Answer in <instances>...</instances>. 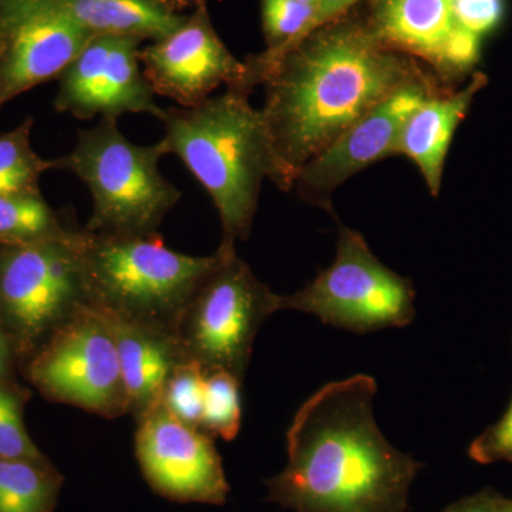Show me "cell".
<instances>
[{
  "label": "cell",
  "instance_id": "obj_1",
  "mask_svg": "<svg viewBox=\"0 0 512 512\" xmlns=\"http://www.w3.org/2000/svg\"><path fill=\"white\" fill-rule=\"evenodd\" d=\"M247 66L244 90L265 86L262 119L289 183L311 158L403 84L426 72L384 45L355 9L313 30L274 62Z\"/></svg>",
  "mask_w": 512,
  "mask_h": 512
},
{
  "label": "cell",
  "instance_id": "obj_2",
  "mask_svg": "<svg viewBox=\"0 0 512 512\" xmlns=\"http://www.w3.org/2000/svg\"><path fill=\"white\" fill-rule=\"evenodd\" d=\"M377 383L356 375L320 387L286 433L288 464L266 500L295 512H406L423 464L383 436Z\"/></svg>",
  "mask_w": 512,
  "mask_h": 512
},
{
  "label": "cell",
  "instance_id": "obj_3",
  "mask_svg": "<svg viewBox=\"0 0 512 512\" xmlns=\"http://www.w3.org/2000/svg\"><path fill=\"white\" fill-rule=\"evenodd\" d=\"M251 94L227 89L194 107L165 109V154L178 157L210 195L222 225V244L247 241L265 180L292 185L279 163L261 110Z\"/></svg>",
  "mask_w": 512,
  "mask_h": 512
},
{
  "label": "cell",
  "instance_id": "obj_4",
  "mask_svg": "<svg viewBox=\"0 0 512 512\" xmlns=\"http://www.w3.org/2000/svg\"><path fill=\"white\" fill-rule=\"evenodd\" d=\"M87 303L104 315L175 336L192 296L220 261L165 247L160 234L117 237L76 228Z\"/></svg>",
  "mask_w": 512,
  "mask_h": 512
},
{
  "label": "cell",
  "instance_id": "obj_5",
  "mask_svg": "<svg viewBox=\"0 0 512 512\" xmlns=\"http://www.w3.org/2000/svg\"><path fill=\"white\" fill-rule=\"evenodd\" d=\"M167 156L160 141L138 146L120 131L119 120L100 119L77 134L57 168L72 171L89 188L93 211L86 231L117 237L158 234L183 192L161 174Z\"/></svg>",
  "mask_w": 512,
  "mask_h": 512
},
{
  "label": "cell",
  "instance_id": "obj_6",
  "mask_svg": "<svg viewBox=\"0 0 512 512\" xmlns=\"http://www.w3.org/2000/svg\"><path fill=\"white\" fill-rule=\"evenodd\" d=\"M220 261L188 303L175 339L185 360L204 372L247 375L256 335L265 320L281 311V295L256 278L237 245L220 244Z\"/></svg>",
  "mask_w": 512,
  "mask_h": 512
},
{
  "label": "cell",
  "instance_id": "obj_7",
  "mask_svg": "<svg viewBox=\"0 0 512 512\" xmlns=\"http://www.w3.org/2000/svg\"><path fill=\"white\" fill-rule=\"evenodd\" d=\"M414 299L410 279L382 264L356 229L340 227L333 264L298 292L281 295V311L309 313L325 325L370 333L410 325Z\"/></svg>",
  "mask_w": 512,
  "mask_h": 512
},
{
  "label": "cell",
  "instance_id": "obj_8",
  "mask_svg": "<svg viewBox=\"0 0 512 512\" xmlns=\"http://www.w3.org/2000/svg\"><path fill=\"white\" fill-rule=\"evenodd\" d=\"M30 376L55 402L79 407L104 419L130 413L109 322L90 305L46 340L30 366Z\"/></svg>",
  "mask_w": 512,
  "mask_h": 512
},
{
  "label": "cell",
  "instance_id": "obj_9",
  "mask_svg": "<svg viewBox=\"0 0 512 512\" xmlns=\"http://www.w3.org/2000/svg\"><path fill=\"white\" fill-rule=\"evenodd\" d=\"M0 255V318L22 346L49 339L89 305L73 234Z\"/></svg>",
  "mask_w": 512,
  "mask_h": 512
},
{
  "label": "cell",
  "instance_id": "obj_10",
  "mask_svg": "<svg viewBox=\"0 0 512 512\" xmlns=\"http://www.w3.org/2000/svg\"><path fill=\"white\" fill-rule=\"evenodd\" d=\"M439 90L436 74L426 70L367 111L303 165L293 184L299 197L332 211L333 192L370 165L396 156L404 123L427 97Z\"/></svg>",
  "mask_w": 512,
  "mask_h": 512
},
{
  "label": "cell",
  "instance_id": "obj_11",
  "mask_svg": "<svg viewBox=\"0 0 512 512\" xmlns=\"http://www.w3.org/2000/svg\"><path fill=\"white\" fill-rule=\"evenodd\" d=\"M136 421V457L154 493L177 503H227L231 488L211 434L177 419L163 403Z\"/></svg>",
  "mask_w": 512,
  "mask_h": 512
},
{
  "label": "cell",
  "instance_id": "obj_12",
  "mask_svg": "<svg viewBox=\"0 0 512 512\" xmlns=\"http://www.w3.org/2000/svg\"><path fill=\"white\" fill-rule=\"evenodd\" d=\"M141 43L137 37L93 36L60 74L56 109L77 120H119L123 114L163 120L165 109L141 66Z\"/></svg>",
  "mask_w": 512,
  "mask_h": 512
},
{
  "label": "cell",
  "instance_id": "obj_13",
  "mask_svg": "<svg viewBox=\"0 0 512 512\" xmlns=\"http://www.w3.org/2000/svg\"><path fill=\"white\" fill-rule=\"evenodd\" d=\"M192 8L173 33L140 49L151 89L180 107L197 106L221 86L244 92L247 76L244 60L234 56L212 25L207 0H195Z\"/></svg>",
  "mask_w": 512,
  "mask_h": 512
},
{
  "label": "cell",
  "instance_id": "obj_14",
  "mask_svg": "<svg viewBox=\"0 0 512 512\" xmlns=\"http://www.w3.org/2000/svg\"><path fill=\"white\" fill-rule=\"evenodd\" d=\"M92 37L55 0H0V107L59 79Z\"/></svg>",
  "mask_w": 512,
  "mask_h": 512
},
{
  "label": "cell",
  "instance_id": "obj_15",
  "mask_svg": "<svg viewBox=\"0 0 512 512\" xmlns=\"http://www.w3.org/2000/svg\"><path fill=\"white\" fill-rule=\"evenodd\" d=\"M367 2V23L384 45L426 64L437 79H454L478 62L481 37L457 25L451 0Z\"/></svg>",
  "mask_w": 512,
  "mask_h": 512
},
{
  "label": "cell",
  "instance_id": "obj_16",
  "mask_svg": "<svg viewBox=\"0 0 512 512\" xmlns=\"http://www.w3.org/2000/svg\"><path fill=\"white\" fill-rule=\"evenodd\" d=\"M485 76L476 74L460 92L431 94L406 120L396 144V156L409 158L423 175L431 195L440 192L448 148L466 117Z\"/></svg>",
  "mask_w": 512,
  "mask_h": 512
},
{
  "label": "cell",
  "instance_id": "obj_17",
  "mask_svg": "<svg viewBox=\"0 0 512 512\" xmlns=\"http://www.w3.org/2000/svg\"><path fill=\"white\" fill-rule=\"evenodd\" d=\"M104 318L116 342L130 414L138 420L161 403L168 377L185 357L171 333L107 315Z\"/></svg>",
  "mask_w": 512,
  "mask_h": 512
},
{
  "label": "cell",
  "instance_id": "obj_18",
  "mask_svg": "<svg viewBox=\"0 0 512 512\" xmlns=\"http://www.w3.org/2000/svg\"><path fill=\"white\" fill-rule=\"evenodd\" d=\"M57 6L92 36H130L156 40L173 33L185 15L160 0H55Z\"/></svg>",
  "mask_w": 512,
  "mask_h": 512
},
{
  "label": "cell",
  "instance_id": "obj_19",
  "mask_svg": "<svg viewBox=\"0 0 512 512\" xmlns=\"http://www.w3.org/2000/svg\"><path fill=\"white\" fill-rule=\"evenodd\" d=\"M63 483L49 461L0 458V512H53Z\"/></svg>",
  "mask_w": 512,
  "mask_h": 512
},
{
  "label": "cell",
  "instance_id": "obj_20",
  "mask_svg": "<svg viewBox=\"0 0 512 512\" xmlns=\"http://www.w3.org/2000/svg\"><path fill=\"white\" fill-rule=\"evenodd\" d=\"M73 229L60 224L40 194L0 195V242L8 247L64 238Z\"/></svg>",
  "mask_w": 512,
  "mask_h": 512
},
{
  "label": "cell",
  "instance_id": "obj_21",
  "mask_svg": "<svg viewBox=\"0 0 512 512\" xmlns=\"http://www.w3.org/2000/svg\"><path fill=\"white\" fill-rule=\"evenodd\" d=\"M313 8L299 0H261L262 33L266 49L248 56L249 63L264 66L274 62L306 37Z\"/></svg>",
  "mask_w": 512,
  "mask_h": 512
},
{
  "label": "cell",
  "instance_id": "obj_22",
  "mask_svg": "<svg viewBox=\"0 0 512 512\" xmlns=\"http://www.w3.org/2000/svg\"><path fill=\"white\" fill-rule=\"evenodd\" d=\"M30 128L28 120L0 137V195L39 194L40 175L57 168L56 160L36 156L30 147Z\"/></svg>",
  "mask_w": 512,
  "mask_h": 512
},
{
  "label": "cell",
  "instance_id": "obj_23",
  "mask_svg": "<svg viewBox=\"0 0 512 512\" xmlns=\"http://www.w3.org/2000/svg\"><path fill=\"white\" fill-rule=\"evenodd\" d=\"M241 380L225 370L205 372L201 429L231 441L241 430Z\"/></svg>",
  "mask_w": 512,
  "mask_h": 512
},
{
  "label": "cell",
  "instance_id": "obj_24",
  "mask_svg": "<svg viewBox=\"0 0 512 512\" xmlns=\"http://www.w3.org/2000/svg\"><path fill=\"white\" fill-rule=\"evenodd\" d=\"M205 372L201 365L184 360L175 367L164 386L161 403L185 424L201 429L204 412Z\"/></svg>",
  "mask_w": 512,
  "mask_h": 512
},
{
  "label": "cell",
  "instance_id": "obj_25",
  "mask_svg": "<svg viewBox=\"0 0 512 512\" xmlns=\"http://www.w3.org/2000/svg\"><path fill=\"white\" fill-rule=\"evenodd\" d=\"M0 458L47 461L26 430L23 397L6 383L0 384Z\"/></svg>",
  "mask_w": 512,
  "mask_h": 512
},
{
  "label": "cell",
  "instance_id": "obj_26",
  "mask_svg": "<svg viewBox=\"0 0 512 512\" xmlns=\"http://www.w3.org/2000/svg\"><path fill=\"white\" fill-rule=\"evenodd\" d=\"M457 25L478 37L493 32L504 16V0H451Z\"/></svg>",
  "mask_w": 512,
  "mask_h": 512
},
{
  "label": "cell",
  "instance_id": "obj_27",
  "mask_svg": "<svg viewBox=\"0 0 512 512\" xmlns=\"http://www.w3.org/2000/svg\"><path fill=\"white\" fill-rule=\"evenodd\" d=\"M468 454L481 464L512 463V402L501 420L473 441Z\"/></svg>",
  "mask_w": 512,
  "mask_h": 512
},
{
  "label": "cell",
  "instance_id": "obj_28",
  "mask_svg": "<svg viewBox=\"0 0 512 512\" xmlns=\"http://www.w3.org/2000/svg\"><path fill=\"white\" fill-rule=\"evenodd\" d=\"M507 501L508 498L498 494L493 488H485L448 505L443 512H501Z\"/></svg>",
  "mask_w": 512,
  "mask_h": 512
},
{
  "label": "cell",
  "instance_id": "obj_29",
  "mask_svg": "<svg viewBox=\"0 0 512 512\" xmlns=\"http://www.w3.org/2000/svg\"><path fill=\"white\" fill-rule=\"evenodd\" d=\"M362 2H365V0H318L315 8H313V18L309 23L306 36L311 35L313 30L320 28V26L348 15Z\"/></svg>",
  "mask_w": 512,
  "mask_h": 512
},
{
  "label": "cell",
  "instance_id": "obj_30",
  "mask_svg": "<svg viewBox=\"0 0 512 512\" xmlns=\"http://www.w3.org/2000/svg\"><path fill=\"white\" fill-rule=\"evenodd\" d=\"M10 359H12V342H10L5 323L0 318V384L5 383L8 376Z\"/></svg>",
  "mask_w": 512,
  "mask_h": 512
},
{
  "label": "cell",
  "instance_id": "obj_31",
  "mask_svg": "<svg viewBox=\"0 0 512 512\" xmlns=\"http://www.w3.org/2000/svg\"><path fill=\"white\" fill-rule=\"evenodd\" d=\"M160 2L164 3V5L167 6L168 9L173 10V12L184 15V10L192 8L195 0H160Z\"/></svg>",
  "mask_w": 512,
  "mask_h": 512
},
{
  "label": "cell",
  "instance_id": "obj_32",
  "mask_svg": "<svg viewBox=\"0 0 512 512\" xmlns=\"http://www.w3.org/2000/svg\"><path fill=\"white\" fill-rule=\"evenodd\" d=\"M299 2L303 3V5H309L312 6V8H315L316 2H318V0H299Z\"/></svg>",
  "mask_w": 512,
  "mask_h": 512
},
{
  "label": "cell",
  "instance_id": "obj_33",
  "mask_svg": "<svg viewBox=\"0 0 512 512\" xmlns=\"http://www.w3.org/2000/svg\"><path fill=\"white\" fill-rule=\"evenodd\" d=\"M501 512H512V500H508L505 504L504 510Z\"/></svg>",
  "mask_w": 512,
  "mask_h": 512
}]
</instances>
